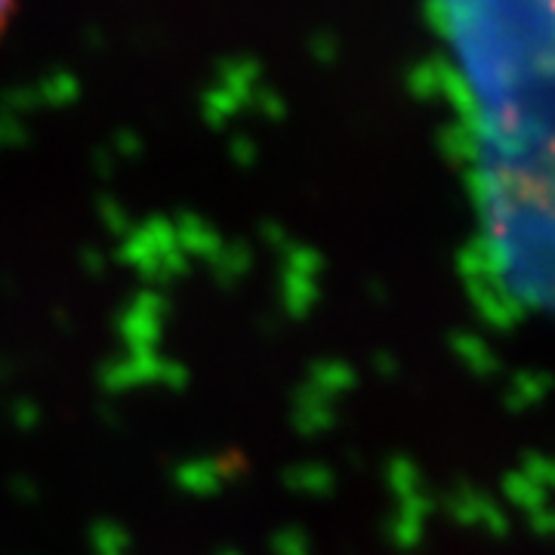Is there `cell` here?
Returning <instances> with one entry per match:
<instances>
[{
	"label": "cell",
	"mask_w": 555,
	"mask_h": 555,
	"mask_svg": "<svg viewBox=\"0 0 555 555\" xmlns=\"http://www.w3.org/2000/svg\"><path fill=\"white\" fill-rule=\"evenodd\" d=\"M13 10H16V0H0V35L7 31V25L13 20Z\"/></svg>",
	"instance_id": "cell-2"
},
{
	"label": "cell",
	"mask_w": 555,
	"mask_h": 555,
	"mask_svg": "<svg viewBox=\"0 0 555 555\" xmlns=\"http://www.w3.org/2000/svg\"><path fill=\"white\" fill-rule=\"evenodd\" d=\"M481 112V198L500 269L555 299V0H451Z\"/></svg>",
	"instance_id": "cell-1"
}]
</instances>
